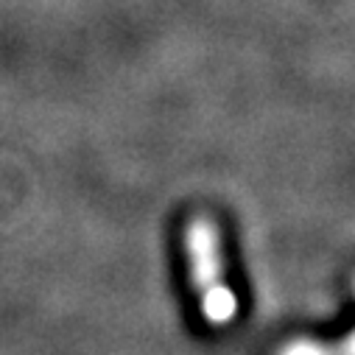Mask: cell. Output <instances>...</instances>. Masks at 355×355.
I'll list each match as a JSON object with an SVG mask.
<instances>
[{"mask_svg":"<svg viewBox=\"0 0 355 355\" xmlns=\"http://www.w3.org/2000/svg\"><path fill=\"white\" fill-rule=\"evenodd\" d=\"M185 254H188L191 283L199 294L205 319L216 327L230 324L235 319L238 302L224 277L221 238H218V227L210 218L205 216L191 218V224L185 227Z\"/></svg>","mask_w":355,"mask_h":355,"instance_id":"6da1fadb","label":"cell"},{"mask_svg":"<svg viewBox=\"0 0 355 355\" xmlns=\"http://www.w3.org/2000/svg\"><path fill=\"white\" fill-rule=\"evenodd\" d=\"M277 355H355V330H349L347 336H341L338 341H291L288 347H283Z\"/></svg>","mask_w":355,"mask_h":355,"instance_id":"7a4b0ae2","label":"cell"}]
</instances>
